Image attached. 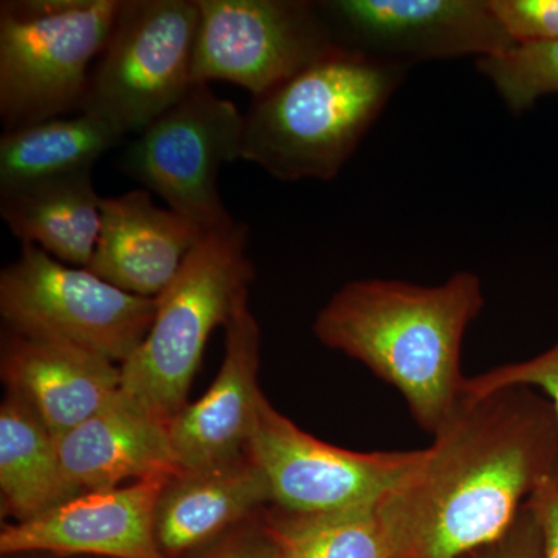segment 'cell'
<instances>
[{
  "instance_id": "6da1fadb",
  "label": "cell",
  "mask_w": 558,
  "mask_h": 558,
  "mask_svg": "<svg viewBox=\"0 0 558 558\" xmlns=\"http://www.w3.org/2000/svg\"><path fill=\"white\" fill-rule=\"evenodd\" d=\"M377 506L392 558H462L501 537L558 459L553 403L527 387L465 395Z\"/></svg>"
},
{
  "instance_id": "7a4b0ae2",
  "label": "cell",
  "mask_w": 558,
  "mask_h": 558,
  "mask_svg": "<svg viewBox=\"0 0 558 558\" xmlns=\"http://www.w3.org/2000/svg\"><path fill=\"white\" fill-rule=\"evenodd\" d=\"M483 307V282L468 270L432 288L357 279L318 312L314 333L398 389L418 427L435 436L464 399L462 340Z\"/></svg>"
},
{
  "instance_id": "3957f363",
  "label": "cell",
  "mask_w": 558,
  "mask_h": 558,
  "mask_svg": "<svg viewBox=\"0 0 558 558\" xmlns=\"http://www.w3.org/2000/svg\"><path fill=\"white\" fill-rule=\"evenodd\" d=\"M409 68L340 49L253 98L244 116L241 160L282 182L340 174Z\"/></svg>"
},
{
  "instance_id": "277c9868",
  "label": "cell",
  "mask_w": 558,
  "mask_h": 558,
  "mask_svg": "<svg viewBox=\"0 0 558 558\" xmlns=\"http://www.w3.org/2000/svg\"><path fill=\"white\" fill-rule=\"evenodd\" d=\"M247 245L248 229L242 222L205 236L157 296L148 336L120 366L121 389L165 425L189 405L191 384L213 330L226 328L234 312L248 303L255 267Z\"/></svg>"
},
{
  "instance_id": "5b68a950",
  "label": "cell",
  "mask_w": 558,
  "mask_h": 558,
  "mask_svg": "<svg viewBox=\"0 0 558 558\" xmlns=\"http://www.w3.org/2000/svg\"><path fill=\"white\" fill-rule=\"evenodd\" d=\"M121 0H3L0 120L3 131L80 109L90 70L108 43Z\"/></svg>"
},
{
  "instance_id": "8992f818",
  "label": "cell",
  "mask_w": 558,
  "mask_h": 558,
  "mask_svg": "<svg viewBox=\"0 0 558 558\" xmlns=\"http://www.w3.org/2000/svg\"><path fill=\"white\" fill-rule=\"evenodd\" d=\"M197 0H121L80 112L138 135L194 86Z\"/></svg>"
},
{
  "instance_id": "52a82bcc",
  "label": "cell",
  "mask_w": 558,
  "mask_h": 558,
  "mask_svg": "<svg viewBox=\"0 0 558 558\" xmlns=\"http://www.w3.org/2000/svg\"><path fill=\"white\" fill-rule=\"evenodd\" d=\"M156 311L157 299L124 292L38 245L22 244L20 258L0 274L5 330L83 348L120 366L148 336Z\"/></svg>"
},
{
  "instance_id": "ba28073f",
  "label": "cell",
  "mask_w": 558,
  "mask_h": 558,
  "mask_svg": "<svg viewBox=\"0 0 558 558\" xmlns=\"http://www.w3.org/2000/svg\"><path fill=\"white\" fill-rule=\"evenodd\" d=\"M244 116L209 84L189 94L140 132L124 150L120 170L204 236L236 226L218 189L220 168L241 159Z\"/></svg>"
},
{
  "instance_id": "9c48e42d",
  "label": "cell",
  "mask_w": 558,
  "mask_h": 558,
  "mask_svg": "<svg viewBox=\"0 0 558 558\" xmlns=\"http://www.w3.org/2000/svg\"><path fill=\"white\" fill-rule=\"evenodd\" d=\"M194 84L226 81L253 98L340 50L310 0H197Z\"/></svg>"
},
{
  "instance_id": "30bf717a",
  "label": "cell",
  "mask_w": 558,
  "mask_h": 558,
  "mask_svg": "<svg viewBox=\"0 0 558 558\" xmlns=\"http://www.w3.org/2000/svg\"><path fill=\"white\" fill-rule=\"evenodd\" d=\"M248 453L269 481L282 512H339L379 506L417 468L424 450L362 453L330 446L259 400Z\"/></svg>"
},
{
  "instance_id": "8fae6325",
  "label": "cell",
  "mask_w": 558,
  "mask_h": 558,
  "mask_svg": "<svg viewBox=\"0 0 558 558\" xmlns=\"http://www.w3.org/2000/svg\"><path fill=\"white\" fill-rule=\"evenodd\" d=\"M317 9L340 49L409 69L515 46L488 0H319Z\"/></svg>"
},
{
  "instance_id": "7c38bea8",
  "label": "cell",
  "mask_w": 558,
  "mask_h": 558,
  "mask_svg": "<svg viewBox=\"0 0 558 558\" xmlns=\"http://www.w3.org/2000/svg\"><path fill=\"white\" fill-rule=\"evenodd\" d=\"M171 475L86 492L35 519L0 532V554L60 557L165 558L154 534L157 499Z\"/></svg>"
},
{
  "instance_id": "4fadbf2b",
  "label": "cell",
  "mask_w": 558,
  "mask_h": 558,
  "mask_svg": "<svg viewBox=\"0 0 558 558\" xmlns=\"http://www.w3.org/2000/svg\"><path fill=\"white\" fill-rule=\"evenodd\" d=\"M260 329L242 304L226 325V357L215 381L168 425L180 470L215 468L248 453L259 400Z\"/></svg>"
},
{
  "instance_id": "5bb4252c",
  "label": "cell",
  "mask_w": 558,
  "mask_h": 558,
  "mask_svg": "<svg viewBox=\"0 0 558 558\" xmlns=\"http://www.w3.org/2000/svg\"><path fill=\"white\" fill-rule=\"evenodd\" d=\"M0 376L54 438L97 413L121 389L117 363L60 341L28 339L5 330Z\"/></svg>"
},
{
  "instance_id": "9a60e30c",
  "label": "cell",
  "mask_w": 558,
  "mask_h": 558,
  "mask_svg": "<svg viewBox=\"0 0 558 558\" xmlns=\"http://www.w3.org/2000/svg\"><path fill=\"white\" fill-rule=\"evenodd\" d=\"M271 506L269 481L250 453L215 468L170 476L154 513L165 558H191Z\"/></svg>"
},
{
  "instance_id": "2e32d148",
  "label": "cell",
  "mask_w": 558,
  "mask_h": 558,
  "mask_svg": "<svg viewBox=\"0 0 558 558\" xmlns=\"http://www.w3.org/2000/svg\"><path fill=\"white\" fill-rule=\"evenodd\" d=\"M193 223L154 204L148 190L102 201L101 231L89 269L109 284L157 299L204 240Z\"/></svg>"
},
{
  "instance_id": "e0dca14e",
  "label": "cell",
  "mask_w": 558,
  "mask_h": 558,
  "mask_svg": "<svg viewBox=\"0 0 558 558\" xmlns=\"http://www.w3.org/2000/svg\"><path fill=\"white\" fill-rule=\"evenodd\" d=\"M57 442L65 478L78 494L180 470L168 425L123 389Z\"/></svg>"
},
{
  "instance_id": "ac0fdd59",
  "label": "cell",
  "mask_w": 558,
  "mask_h": 558,
  "mask_svg": "<svg viewBox=\"0 0 558 558\" xmlns=\"http://www.w3.org/2000/svg\"><path fill=\"white\" fill-rule=\"evenodd\" d=\"M102 201L86 171L0 191V215L22 244L87 269L100 238Z\"/></svg>"
},
{
  "instance_id": "d6986e66",
  "label": "cell",
  "mask_w": 558,
  "mask_h": 558,
  "mask_svg": "<svg viewBox=\"0 0 558 558\" xmlns=\"http://www.w3.org/2000/svg\"><path fill=\"white\" fill-rule=\"evenodd\" d=\"M76 495L62 470L57 438L21 399L7 392L0 405L3 515L21 523Z\"/></svg>"
},
{
  "instance_id": "ffe728a7",
  "label": "cell",
  "mask_w": 558,
  "mask_h": 558,
  "mask_svg": "<svg viewBox=\"0 0 558 558\" xmlns=\"http://www.w3.org/2000/svg\"><path fill=\"white\" fill-rule=\"evenodd\" d=\"M123 138L106 121L86 112L3 131L0 191L94 171L98 159Z\"/></svg>"
},
{
  "instance_id": "44dd1931",
  "label": "cell",
  "mask_w": 558,
  "mask_h": 558,
  "mask_svg": "<svg viewBox=\"0 0 558 558\" xmlns=\"http://www.w3.org/2000/svg\"><path fill=\"white\" fill-rule=\"evenodd\" d=\"M281 558H392L377 506L339 512H264Z\"/></svg>"
},
{
  "instance_id": "7402d4cb",
  "label": "cell",
  "mask_w": 558,
  "mask_h": 558,
  "mask_svg": "<svg viewBox=\"0 0 558 558\" xmlns=\"http://www.w3.org/2000/svg\"><path fill=\"white\" fill-rule=\"evenodd\" d=\"M476 69L508 109L524 112L539 98L558 95V40L515 44L505 53L476 60Z\"/></svg>"
},
{
  "instance_id": "603a6c76",
  "label": "cell",
  "mask_w": 558,
  "mask_h": 558,
  "mask_svg": "<svg viewBox=\"0 0 558 558\" xmlns=\"http://www.w3.org/2000/svg\"><path fill=\"white\" fill-rule=\"evenodd\" d=\"M508 387H527L542 392L553 403L558 421V341L548 351L524 362L506 363L478 376L468 377L464 395H487Z\"/></svg>"
},
{
  "instance_id": "cb8c5ba5",
  "label": "cell",
  "mask_w": 558,
  "mask_h": 558,
  "mask_svg": "<svg viewBox=\"0 0 558 558\" xmlns=\"http://www.w3.org/2000/svg\"><path fill=\"white\" fill-rule=\"evenodd\" d=\"M513 44L556 43L558 0H488Z\"/></svg>"
},
{
  "instance_id": "d4e9b609",
  "label": "cell",
  "mask_w": 558,
  "mask_h": 558,
  "mask_svg": "<svg viewBox=\"0 0 558 558\" xmlns=\"http://www.w3.org/2000/svg\"><path fill=\"white\" fill-rule=\"evenodd\" d=\"M264 512L191 558H281Z\"/></svg>"
},
{
  "instance_id": "484cf974",
  "label": "cell",
  "mask_w": 558,
  "mask_h": 558,
  "mask_svg": "<svg viewBox=\"0 0 558 558\" xmlns=\"http://www.w3.org/2000/svg\"><path fill=\"white\" fill-rule=\"evenodd\" d=\"M462 558H543L542 531L534 510L526 502L501 537Z\"/></svg>"
},
{
  "instance_id": "4316f807",
  "label": "cell",
  "mask_w": 558,
  "mask_h": 558,
  "mask_svg": "<svg viewBox=\"0 0 558 558\" xmlns=\"http://www.w3.org/2000/svg\"><path fill=\"white\" fill-rule=\"evenodd\" d=\"M542 531L543 558H558V459L549 475L527 499Z\"/></svg>"
},
{
  "instance_id": "83f0119b",
  "label": "cell",
  "mask_w": 558,
  "mask_h": 558,
  "mask_svg": "<svg viewBox=\"0 0 558 558\" xmlns=\"http://www.w3.org/2000/svg\"><path fill=\"white\" fill-rule=\"evenodd\" d=\"M5 558H68V557L51 556V554H17V556H9Z\"/></svg>"
}]
</instances>
